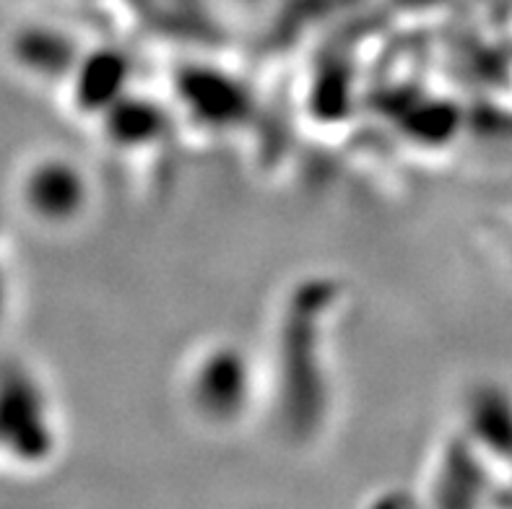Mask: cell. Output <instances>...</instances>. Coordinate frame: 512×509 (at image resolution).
<instances>
[{
    "label": "cell",
    "mask_w": 512,
    "mask_h": 509,
    "mask_svg": "<svg viewBox=\"0 0 512 509\" xmlns=\"http://www.w3.org/2000/svg\"><path fill=\"white\" fill-rule=\"evenodd\" d=\"M21 211L45 226H63L84 213L89 185L84 172L65 156H37L26 164L16 185Z\"/></svg>",
    "instance_id": "obj_1"
},
{
    "label": "cell",
    "mask_w": 512,
    "mask_h": 509,
    "mask_svg": "<svg viewBox=\"0 0 512 509\" xmlns=\"http://www.w3.org/2000/svg\"><path fill=\"white\" fill-rule=\"evenodd\" d=\"M11 310V271L6 260V239H3V224H0V323L6 320Z\"/></svg>",
    "instance_id": "obj_2"
}]
</instances>
